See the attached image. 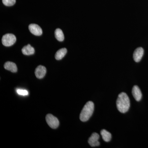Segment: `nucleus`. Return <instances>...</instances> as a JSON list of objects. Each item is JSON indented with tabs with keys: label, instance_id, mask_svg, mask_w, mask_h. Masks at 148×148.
I'll return each instance as SVG.
<instances>
[{
	"label": "nucleus",
	"instance_id": "1",
	"mask_svg": "<svg viewBox=\"0 0 148 148\" xmlns=\"http://www.w3.org/2000/svg\"><path fill=\"white\" fill-rule=\"evenodd\" d=\"M116 107L118 110L122 113H125L128 111L130 107V101L125 92L120 93L116 101Z\"/></svg>",
	"mask_w": 148,
	"mask_h": 148
},
{
	"label": "nucleus",
	"instance_id": "2",
	"mask_svg": "<svg viewBox=\"0 0 148 148\" xmlns=\"http://www.w3.org/2000/svg\"><path fill=\"white\" fill-rule=\"evenodd\" d=\"M94 103L92 101H88L84 107L80 114L79 118L82 122L87 121L92 115L94 111Z\"/></svg>",
	"mask_w": 148,
	"mask_h": 148
},
{
	"label": "nucleus",
	"instance_id": "3",
	"mask_svg": "<svg viewBox=\"0 0 148 148\" xmlns=\"http://www.w3.org/2000/svg\"><path fill=\"white\" fill-rule=\"evenodd\" d=\"M16 38L13 34H8L4 35L2 38V43L5 47H10L16 42Z\"/></svg>",
	"mask_w": 148,
	"mask_h": 148
},
{
	"label": "nucleus",
	"instance_id": "4",
	"mask_svg": "<svg viewBox=\"0 0 148 148\" xmlns=\"http://www.w3.org/2000/svg\"><path fill=\"white\" fill-rule=\"evenodd\" d=\"M46 120L49 127L53 129H56L59 125V121L57 118L51 114H48L46 116Z\"/></svg>",
	"mask_w": 148,
	"mask_h": 148
},
{
	"label": "nucleus",
	"instance_id": "5",
	"mask_svg": "<svg viewBox=\"0 0 148 148\" xmlns=\"http://www.w3.org/2000/svg\"><path fill=\"white\" fill-rule=\"evenodd\" d=\"M100 136L96 132L92 133L88 140V143L91 147H98L100 145V142L98 141Z\"/></svg>",
	"mask_w": 148,
	"mask_h": 148
},
{
	"label": "nucleus",
	"instance_id": "6",
	"mask_svg": "<svg viewBox=\"0 0 148 148\" xmlns=\"http://www.w3.org/2000/svg\"><path fill=\"white\" fill-rule=\"evenodd\" d=\"M29 31L33 34L36 36H41L42 34V29L36 24H32L29 25Z\"/></svg>",
	"mask_w": 148,
	"mask_h": 148
},
{
	"label": "nucleus",
	"instance_id": "7",
	"mask_svg": "<svg viewBox=\"0 0 148 148\" xmlns=\"http://www.w3.org/2000/svg\"><path fill=\"white\" fill-rule=\"evenodd\" d=\"M144 50L142 47H138L135 49L133 53V59L136 62H139L141 61L144 55Z\"/></svg>",
	"mask_w": 148,
	"mask_h": 148
},
{
	"label": "nucleus",
	"instance_id": "8",
	"mask_svg": "<svg viewBox=\"0 0 148 148\" xmlns=\"http://www.w3.org/2000/svg\"><path fill=\"white\" fill-rule=\"evenodd\" d=\"M47 70L45 67L42 66H38L35 70V73L37 78L42 79L46 73Z\"/></svg>",
	"mask_w": 148,
	"mask_h": 148
},
{
	"label": "nucleus",
	"instance_id": "9",
	"mask_svg": "<svg viewBox=\"0 0 148 148\" xmlns=\"http://www.w3.org/2000/svg\"><path fill=\"white\" fill-rule=\"evenodd\" d=\"M132 95L135 100L137 101H140L142 98V93L141 90L138 86H134L132 88Z\"/></svg>",
	"mask_w": 148,
	"mask_h": 148
},
{
	"label": "nucleus",
	"instance_id": "10",
	"mask_svg": "<svg viewBox=\"0 0 148 148\" xmlns=\"http://www.w3.org/2000/svg\"><path fill=\"white\" fill-rule=\"evenodd\" d=\"M4 67L6 70H8L12 73H16L17 71V68L16 64L13 62L8 61L4 65Z\"/></svg>",
	"mask_w": 148,
	"mask_h": 148
},
{
	"label": "nucleus",
	"instance_id": "11",
	"mask_svg": "<svg viewBox=\"0 0 148 148\" xmlns=\"http://www.w3.org/2000/svg\"><path fill=\"white\" fill-rule=\"evenodd\" d=\"M22 53L25 55H31L35 53V49L30 44L24 47L21 49Z\"/></svg>",
	"mask_w": 148,
	"mask_h": 148
},
{
	"label": "nucleus",
	"instance_id": "12",
	"mask_svg": "<svg viewBox=\"0 0 148 148\" xmlns=\"http://www.w3.org/2000/svg\"><path fill=\"white\" fill-rule=\"evenodd\" d=\"M67 52V50L65 48L58 50L56 53L55 57L57 60H60L64 58Z\"/></svg>",
	"mask_w": 148,
	"mask_h": 148
},
{
	"label": "nucleus",
	"instance_id": "13",
	"mask_svg": "<svg viewBox=\"0 0 148 148\" xmlns=\"http://www.w3.org/2000/svg\"><path fill=\"white\" fill-rule=\"evenodd\" d=\"M101 136L103 140L106 142H109L110 141L112 138V135L110 132L105 129L102 130L101 131Z\"/></svg>",
	"mask_w": 148,
	"mask_h": 148
},
{
	"label": "nucleus",
	"instance_id": "14",
	"mask_svg": "<svg viewBox=\"0 0 148 148\" xmlns=\"http://www.w3.org/2000/svg\"><path fill=\"white\" fill-rule=\"evenodd\" d=\"M54 34H55L56 38L58 41L60 42L64 41V33L61 29H56L54 32Z\"/></svg>",
	"mask_w": 148,
	"mask_h": 148
},
{
	"label": "nucleus",
	"instance_id": "15",
	"mask_svg": "<svg viewBox=\"0 0 148 148\" xmlns=\"http://www.w3.org/2000/svg\"><path fill=\"white\" fill-rule=\"evenodd\" d=\"M3 4L7 6H11L15 4L16 0H2Z\"/></svg>",
	"mask_w": 148,
	"mask_h": 148
},
{
	"label": "nucleus",
	"instance_id": "16",
	"mask_svg": "<svg viewBox=\"0 0 148 148\" xmlns=\"http://www.w3.org/2000/svg\"><path fill=\"white\" fill-rule=\"evenodd\" d=\"M17 93L21 95H27L29 94V92L27 90H22V89H17L16 90Z\"/></svg>",
	"mask_w": 148,
	"mask_h": 148
}]
</instances>
